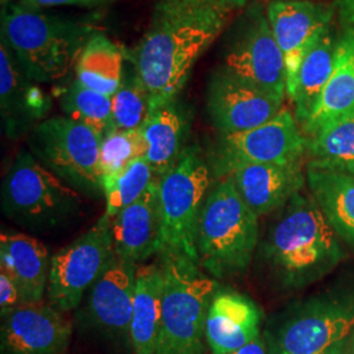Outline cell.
<instances>
[{"label":"cell","instance_id":"obj_35","mask_svg":"<svg viewBox=\"0 0 354 354\" xmlns=\"http://www.w3.org/2000/svg\"><path fill=\"white\" fill-rule=\"evenodd\" d=\"M226 354H270V349L269 344H266V339L260 335L247 345Z\"/></svg>","mask_w":354,"mask_h":354},{"label":"cell","instance_id":"obj_32","mask_svg":"<svg viewBox=\"0 0 354 354\" xmlns=\"http://www.w3.org/2000/svg\"><path fill=\"white\" fill-rule=\"evenodd\" d=\"M115 130H136L145 125L150 108L151 93L145 87L138 74L125 77L122 86L112 97Z\"/></svg>","mask_w":354,"mask_h":354},{"label":"cell","instance_id":"obj_2","mask_svg":"<svg viewBox=\"0 0 354 354\" xmlns=\"http://www.w3.org/2000/svg\"><path fill=\"white\" fill-rule=\"evenodd\" d=\"M339 241L313 196L297 193L270 228L264 254L282 285L302 288L340 263Z\"/></svg>","mask_w":354,"mask_h":354},{"label":"cell","instance_id":"obj_25","mask_svg":"<svg viewBox=\"0 0 354 354\" xmlns=\"http://www.w3.org/2000/svg\"><path fill=\"white\" fill-rule=\"evenodd\" d=\"M75 73L83 86L113 97L124 82L122 51L104 35H95L82 51Z\"/></svg>","mask_w":354,"mask_h":354},{"label":"cell","instance_id":"obj_13","mask_svg":"<svg viewBox=\"0 0 354 354\" xmlns=\"http://www.w3.org/2000/svg\"><path fill=\"white\" fill-rule=\"evenodd\" d=\"M283 97L222 67L209 82L206 106L215 130L234 134L274 118L283 109Z\"/></svg>","mask_w":354,"mask_h":354},{"label":"cell","instance_id":"obj_18","mask_svg":"<svg viewBox=\"0 0 354 354\" xmlns=\"http://www.w3.org/2000/svg\"><path fill=\"white\" fill-rule=\"evenodd\" d=\"M114 253L130 263L147 260L160 252L162 215L159 201V178L136 203L111 221Z\"/></svg>","mask_w":354,"mask_h":354},{"label":"cell","instance_id":"obj_23","mask_svg":"<svg viewBox=\"0 0 354 354\" xmlns=\"http://www.w3.org/2000/svg\"><path fill=\"white\" fill-rule=\"evenodd\" d=\"M165 274L162 264L137 268L130 342L134 354H158L162 314H163Z\"/></svg>","mask_w":354,"mask_h":354},{"label":"cell","instance_id":"obj_21","mask_svg":"<svg viewBox=\"0 0 354 354\" xmlns=\"http://www.w3.org/2000/svg\"><path fill=\"white\" fill-rule=\"evenodd\" d=\"M149 143L147 160L158 178L176 165L185 147L189 114L177 97H152L150 113L142 127Z\"/></svg>","mask_w":354,"mask_h":354},{"label":"cell","instance_id":"obj_29","mask_svg":"<svg viewBox=\"0 0 354 354\" xmlns=\"http://www.w3.org/2000/svg\"><path fill=\"white\" fill-rule=\"evenodd\" d=\"M62 108L67 117L91 127L102 140L115 130L112 97L88 88L77 80L64 92Z\"/></svg>","mask_w":354,"mask_h":354},{"label":"cell","instance_id":"obj_16","mask_svg":"<svg viewBox=\"0 0 354 354\" xmlns=\"http://www.w3.org/2000/svg\"><path fill=\"white\" fill-rule=\"evenodd\" d=\"M225 176L234 181L243 201L257 216L283 207L304 185L302 160L288 165H232L221 177Z\"/></svg>","mask_w":354,"mask_h":354},{"label":"cell","instance_id":"obj_5","mask_svg":"<svg viewBox=\"0 0 354 354\" xmlns=\"http://www.w3.org/2000/svg\"><path fill=\"white\" fill-rule=\"evenodd\" d=\"M165 274L158 354H205L206 317L216 281L185 257L162 256Z\"/></svg>","mask_w":354,"mask_h":354},{"label":"cell","instance_id":"obj_28","mask_svg":"<svg viewBox=\"0 0 354 354\" xmlns=\"http://www.w3.org/2000/svg\"><path fill=\"white\" fill-rule=\"evenodd\" d=\"M12 50L1 39L0 45V104L1 117L8 136H17L30 121L26 111V93L29 86Z\"/></svg>","mask_w":354,"mask_h":354},{"label":"cell","instance_id":"obj_19","mask_svg":"<svg viewBox=\"0 0 354 354\" xmlns=\"http://www.w3.org/2000/svg\"><path fill=\"white\" fill-rule=\"evenodd\" d=\"M353 115L354 29L345 26L336 44L332 75L302 129L311 138L322 130Z\"/></svg>","mask_w":354,"mask_h":354},{"label":"cell","instance_id":"obj_30","mask_svg":"<svg viewBox=\"0 0 354 354\" xmlns=\"http://www.w3.org/2000/svg\"><path fill=\"white\" fill-rule=\"evenodd\" d=\"M156 178L146 156L130 163L118 174L104 177L102 189L106 201L104 215L112 221L127 206L140 198Z\"/></svg>","mask_w":354,"mask_h":354},{"label":"cell","instance_id":"obj_15","mask_svg":"<svg viewBox=\"0 0 354 354\" xmlns=\"http://www.w3.org/2000/svg\"><path fill=\"white\" fill-rule=\"evenodd\" d=\"M1 319L3 354H64L71 342V322L51 304H21Z\"/></svg>","mask_w":354,"mask_h":354},{"label":"cell","instance_id":"obj_36","mask_svg":"<svg viewBox=\"0 0 354 354\" xmlns=\"http://www.w3.org/2000/svg\"><path fill=\"white\" fill-rule=\"evenodd\" d=\"M336 6L342 23L354 29V0H336Z\"/></svg>","mask_w":354,"mask_h":354},{"label":"cell","instance_id":"obj_1","mask_svg":"<svg viewBox=\"0 0 354 354\" xmlns=\"http://www.w3.org/2000/svg\"><path fill=\"white\" fill-rule=\"evenodd\" d=\"M230 7L219 0H158L137 49L136 67L152 97H177L192 68L225 30Z\"/></svg>","mask_w":354,"mask_h":354},{"label":"cell","instance_id":"obj_31","mask_svg":"<svg viewBox=\"0 0 354 354\" xmlns=\"http://www.w3.org/2000/svg\"><path fill=\"white\" fill-rule=\"evenodd\" d=\"M149 143L142 129L114 130L102 140V178L118 174L137 159L147 156Z\"/></svg>","mask_w":354,"mask_h":354},{"label":"cell","instance_id":"obj_27","mask_svg":"<svg viewBox=\"0 0 354 354\" xmlns=\"http://www.w3.org/2000/svg\"><path fill=\"white\" fill-rule=\"evenodd\" d=\"M310 167L354 177V115L307 140Z\"/></svg>","mask_w":354,"mask_h":354},{"label":"cell","instance_id":"obj_10","mask_svg":"<svg viewBox=\"0 0 354 354\" xmlns=\"http://www.w3.org/2000/svg\"><path fill=\"white\" fill-rule=\"evenodd\" d=\"M307 152V140L297 118L283 108L260 127L234 134H219L210 153L209 165L219 178L232 165L244 163L288 165L299 162Z\"/></svg>","mask_w":354,"mask_h":354},{"label":"cell","instance_id":"obj_38","mask_svg":"<svg viewBox=\"0 0 354 354\" xmlns=\"http://www.w3.org/2000/svg\"><path fill=\"white\" fill-rule=\"evenodd\" d=\"M342 354H354V330L353 333L351 335L349 340L346 342V346L344 349V353Z\"/></svg>","mask_w":354,"mask_h":354},{"label":"cell","instance_id":"obj_33","mask_svg":"<svg viewBox=\"0 0 354 354\" xmlns=\"http://www.w3.org/2000/svg\"><path fill=\"white\" fill-rule=\"evenodd\" d=\"M24 304L21 291L12 277L0 269V313L1 317L11 313L16 307Z\"/></svg>","mask_w":354,"mask_h":354},{"label":"cell","instance_id":"obj_39","mask_svg":"<svg viewBox=\"0 0 354 354\" xmlns=\"http://www.w3.org/2000/svg\"><path fill=\"white\" fill-rule=\"evenodd\" d=\"M0 1H1V7H3V8H7V7L10 6V4H8L10 0H0Z\"/></svg>","mask_w":354,"mask_h":354},{"label":"cell","instance_id":"obj_37","mask_svg":"<svg viewBox=\"0 0 354 354\" xmlns=\"http://www.w3.org/2000/svg\"><path fill=\"white\" fill-rule=\"evenodd\" d=\"M225 4H227L228 7H243L245 6L250 0H219Z\"/></svg>","mask_w":354,"mask_h":354},{"label":"cell","instance_id":"obj_6","mask_svg":"<svg viewBox=\"0 0 354 354\" xmlns=\"http://www.w3.org/2000/svg\"><path fill=\"white\" fill-rule=\"evenodd\" d=\"M212 169L197 146L187 147L178 162L159 178L162 215L160 254L185 257L198 264L197 231Z\"/></svg>","mask_w":354,"mask_h":354},{"label":"cell","instance_id":"obj_26","mask_svg":"<svg viewBox=\"0 0 354 354\" xmlns=\"http://www.w3.org/2000/svg\"><path fill=\"white\" fill-rule=\"evenodd\" d=\"M337 39L328 30L317 46L304 58L299 70L295 92L290 97L295 105L297 121L302 125L313 113L320 93L328 83L333 71Z\"/></svg>","mask_w":354,"mask_h":354},{"label":"cell","instance_id":"obj_20","mask_svg":"<svg viewBox=\"0 0 354 354\" xmlns=\"http://www.w3.org/2000/svg\"><path fill=\"white\" fill-rule=\"evenodd\" d=\"M261 314L248 298L231 291L216 292L206 317V342L212 354L239 349L260 336Z\"/></svg>","mask_w":354,"mask_h":354},{"label":"cell","instance_id":"obj_4","mask_svg":"<svg viewBox=\"0 0 354 354\" xmlns=\"http://www.w3.org/2000/svg\"><path fill=\"white\" fill-rule=\"evenodd\" d=\"M203 203L198 231V266L215 279L243 274L259 241V216L243 201L230 177L216 178Z\"/></svg>","mask_w":354,"mask_h":354},{"label":"cell","instance_id":"obj_3","mask_svg":"<svg viewBox=\"0 0 354 354\" xmlns=\"http://www.w3.org/2000/svg\"><path fill=\"white\" fill-rule=\"evenodd\" d=\"M91 28L21 6L1 11V39L33 82L66 76L87 45Z\"/></svg>","mask_w":354,"mask_h":354},{"label":"cell","instance_id":"obj_8","mask_svg":"<svg viewBox=\"0 0 354 354\" xmlns=\"http://www.w3.org/2000/svg\"><path fill=\"white\" fill-rule=\"evenodd\" d=\"M30 153L67 185L88 197L104 194L102 138L67 115L44 120L29 137Z\"/></svg>","mask_w":354,"mask_h":354},{"label":"cell","instance_id":"obj_7","mask_svg":"<svg viewBox=\"0 0 354 354\" xmlns=\"http://www.w3.org/2000/svg\"><path fill=\"white\" fill-rule=\"evenodd\" d=\"M82 206L77 190L67 185L30 152H21L1 184V210L21 227L51 230L74 218Z\"/></svg>","mask_w":354,"mask_h":354},{"label":"cell","instance_id":"obj_9","mask_svg":"<svg viewBox=\"0 0 354 354\" xmlns=\"http://www.w3.org/2000/svg\"><path fill=\"white\" fill-rule=\"evenodd\" d=\"M114 256L111 219L102 215L86 234L51 257L48 299L62 313L75 310Z\"/></svg>","mask_w":354,"mask_h":354},{"label":"cell","instance_id":"obj_11","mask_svg":"<svg viewBox=\"0 0 354 354\" xmlns=\"http://www.w3.org/2000/svg\"><path fill=\"white\" fill-rule=\"evenodd\" d=\"M225 68L279 96L286 93L283 54L261 6L241 16L225 53Z\"/></svg>","mask_w":354,"mask_h":354},{"label":"cell","instance_id":"obj_17","mask_svg":"<svg viewBox=\"0 0 354 354\" xmlns=\"http://www.w3.org/2000/svg\"><path fill=\"white\" fill-rule=\"evenodd\" d=\"M137 268V264L114 253L111 264L91 288L87 302L89 319L114 337L130 339Z\"/></svg>","mask_w":354,"mask_h":354},{"label":"cell","instance_id":"obj_12","mask_svg":"<svg viewBox=\"0 0 354 354\" xmlns=\"http://www.w3.org/2000/svg\"><path fill=\"white\" fill-rule=\"evenodd\" d=\"M353 330L354 302H317L289 317L269 349L270 354H342Z\"/></svg>","mask_w":354,"mask_h":354},{"label":"cell","instance_id":"obj_22","mask_svg":"<svg viewBox=\"0 0 354 354\" xmlns=\"http://www.w3.org/2000/svg\"><path fill=\"white\" fill-rule=\"evenodd\" d=\"M50 261L42 241L26 234L1 232L0 269L16 282L24 304L42 302L48 289Z\"/></svg>","mask_w":354,"mask_h":354},{"label":"cell","instance_id":"obj_14","mask_svg":"<svg viewBox=\"0 0 354 354\" xmlns=\"http://www.w3.org/2000/svg\"><path fill=\"white\" fill-rule=\"evenodd\" d=\"M266 15L283 54L286 93L291 97L304 58L330 30L333 10L310 0H274Z\"/></svg>","mask_w":354,"mask_h":354},{"label":"cell","instance_id":"obj_34","mask_svg":"<svg viewBox=\"0 0 354 354\" xmlns=\"http://www.w3.org/2000/svg\"><path fill=\"white\" fill-rule=\"evenodd\" d=\"M105 0H21V4L30 10H37L44 7H55V6H87L93 7Z\"/></svg>","mask_w":354,"mask_h":354},{"label":"cell","instance_id":"obj_24","mask_svg":"<svg viewBox=\"0 0 354 354\" xmlns=\"http://www.w3.org/2000/svg\"><path fill=\"white\" fill-rule=\"evenodd\" d=\"M306 178L330 227L354 251V177L307 165Z\"/></svg>","mask_w":354,"mask_h":354}]
</instances>
